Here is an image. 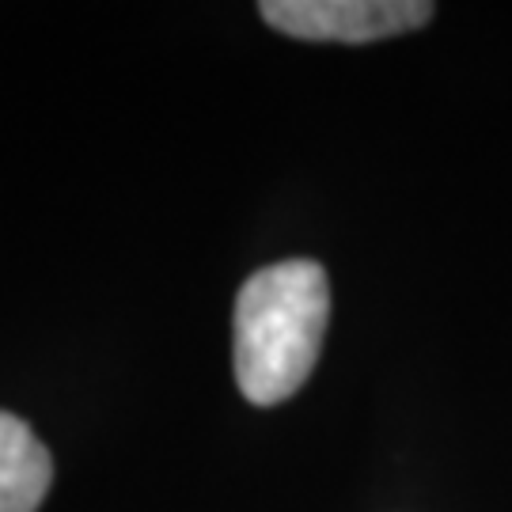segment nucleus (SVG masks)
I'll return each instance as SVG.
<instances>
[{"label":"nucleus","mask_w":512,"mask_h":512,"mask_svg":"<svg viewBox=\"0 0 512 512\" xmlns=\"http://www.w3.org/2000/svg\"><path fill=\"white\" fill-rule=\"evenodd\" d=\"M330 319L327 270L311 258L262 266L236 296V384L255 406L293 399L319 361Z\"/></svg>","instance_id":"nucleus-1"},{"label":"nucleus","mask_w":512,"mask_h":512,"mask_svg":"<svg viewBox=\"0 0 512 512\" xmlns=\"http://www.w3.org/2000/svg\"><path fill=\"white\" fill-rule=\"evenodd\" d=\"M258 16L304 42H376L418 31L437 16L429 0H266Z\"/></svg>","instance_id":"nucleus-2"},{"label":"nucleus","mask_w":512,"mask_h":512,"mask_svg":"<svg viewBox=\"0 0 512 512\" xmlns=\"http://www.w3.org/2000/svg\"><path fill=\"white\" fill-rule=\"evenodd\" d=\"M54 482V459L23 418L0 410V512H38Z\"/></svg>","instance_id":"nucleus-3"}]
</instances>
